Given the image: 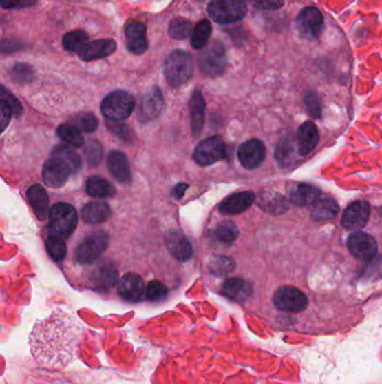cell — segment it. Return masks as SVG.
Instances as JSON below:
<instances>
[{
    "instance_id": "obj_1",
    "label": "cell",
    "mask_w": 382,
    "mask_h": 384,
    "mask_svg": "<svg viewBox=\"0 0 382 384\" xmlns=\"http://www.w3.org/2000/svg\"><path fill=\"white\" fill-rule=\"evenodd\" d=\"M83 327L74 316L55 310L39 321L30 335V352L39 365L65 369L78 356Z\"/></svg>"
},
{
    "instance_id": "obj_2",
    "label": "cell",
    "mask_w": 382,
    "mask_h": 384,
    "mask_svg": "<svg viewBox=\"0 0 382 384\" xmlns=\"http://www.w3.org/2000/svg\"><path fill=\"white\" fill-rule=\"evenodd\" d=\"M194 62L192 55L183 50H175L166 58L164 76L171 87L178 88L192 77Z\"/></svg>"
},
{
    "instance_id": "obj_3",
    "label": "cell",
    "mask_w": 382,
    "mask_h": 384,
    "mask_svg": "<svg viewBox=\"0 0 382 384\" xmlns=\"http://www.w3.org/2000/svg\"><path fill=\"white\" fill-rule=\"evenodd\" d=\"M48 215L52 235L67 239L76 230L78 221V212L69 203H56L52 207Z\"/></svg>"
},
{
    "instance_id": "obj_4",
    "label": "cell",
    "mask_w": 382,
    "mask_h": 384,
    "mask_svg": "<svg viewBox=\"0 0 382 384\" xmlns=\"http://www.w3.org/2000/svg\"><path fill=\"white\" fill-rule=\"evenodd\" d=\"M135 98L125 90L112 91L101 103V112L109 121H120L128 119L135 109Z\"/></svg>"
},
{
    "instance_id": "obj_5",
    "label": "cell",
    "mask_w": 382,
    "mask_h": 384,
    "mask_svg": "<svg viewBox=\"0 0 382 384\" xmlns=\"http://www.w3.org/2000/svg\"><path fill=\"white\" fill-rule=\"evenodd\" d=\"M209 16L217 24H233L244 19L248 6L246 0H212L208 6Z\"/></svg>"
},
{
    "instance_id": "obj_6",
    "label": "cell",
    "mask_w": 382,
    "mask_h": 384,
    "mask_svg": "<svg viewBox=\"0 0 382 384\" xmlns=\"http://www.w3.org/2000/svg\"><path fill=\"white\" fill-rule=\"evenodd\" d=\"M273 303L278 312L284 314H301L310 305V300L301 289L283 285L275 291Z\"/></svg>"
},
{
    "instance_id": "obj_7",
    "label": "cell",
    "mask_w": 382,
    "mask_h": 384,
    "mask_svg": "<svg viewBox=\"0 0 382 384\" xmlns=\"http://www.w3.org/2000/svg\"><path fill=\"white\" fill-rule=\"evenodd\" d=\"M228 59L222 43L214 41L206 46L199 58V67L204 76L215 78L224 72Z\"/></svg>"
},
{
    "instance_id": "obj_8",
    "label": "cell",
    "mask_w": 382,
    "mask_h": 384,
    "mask_svg": "<svg viewBox=\"0 0 382 384\" xmlns=\"http://www.w3.org/2000/svg\"><path fill=\"white\" fill-rule=\"evenodd\" d=\"M298 35L306 41L319 39L324 28V17L315 7H305L295 19Z\"/></svg>"
},
{
    "instance_id": "obj_9",
    "label": "cell",
    "mask_w": 382,
    "mask_h": 384,
    "mask_svg": "<svg viewBox=\"0 0 382 384\" xmlns=\"http://www.w3.org/2000/svg\"><path fill=\"white\" fill-rule=\"evenodd\" d=\"M109 245L108 234L105 232H94L78 246L76 260L80 264H91L103 254Z\"/></svg>"
},
{
    "instance_id": "obj_10",
    "label": "cell",
    "mask_w": 382,
    "mask_h": 384,
    "mask_svg": "<svg viewBox=\"0 0 382 384\" xmlns=\"http://www.w3.org/2000/svg\"><path fill=\"white\" fill-rule=\"evenodd\" d=\"M226 156V145L220 137L204 139L196 146L193 159L201 167H209L223 160Z\"/></svg>"
},
{
    "instance_id": "obj_11",
    "label": "cell",
    "mask_w": 382,
    "mask_h": 384,
    "mask_svg": "<svg viewBox=\"0 0 382 384\" xmlns=\"http://www.w3.org/2000/svg\"><path fill=\"white\" fill-rule=\"evenodd\" d=\"M348 247L353 256L364 262L372 260L378 252V244L374 237L363 232L351 234L348 239Z\"/></svg>"
},
{
    "instance_id": "obj_12",
    "label": "cell",
    "mask_w": 382,
    "mask_h": 384,
    "mask_svg": "<svg viewBox=\"0 0 382 384\" xmlns=\"http://www.w3.org/2000/svg\"><path fill=\"white\" fill-rule=\"evenodd\" d=\"M371 208L368 201L359 200L351 203L342 215L341 224L350 230H360L367 225L370 218Z\"/></svg>"
},
{
    "instance_id": "obj_13",
    "label": "cell",
    "mask_w": 382,
    "mask_h": 384,
    "mask_svg": "<svg viewBox=\"0 0 382 384\" xmlns=\"http://www.w3.org/2000/svg\"><path fill=\"white\" fill-rule=\"evenodd\" d=\"M238 159L241 165L248 170L257 169L266 159V148L259 139H250L239 146Z\"/></svg>"
},
{
    "instance_id": "obj_14",
    "label": "cell",
    "mask_w": 382,
    "mask_h": 384,
    "mask_svg": "<svg viewBox=\"0 0 382 384\" xmlns=\"http://www.w3.org/2000/svg\"><path fill=\"white\" fill-rule=\"evenodd\" d=\"M162 109V94L160 89L153 87L146 92L139 101L137 117L139 121L147 123L160 115Z\"/></svg>"
},
{
    "instance_id": "obj_15",
    "label": "cell",
    "mask_w": 382,
    "mask_h": 384,
    "mask_svg": "<svg viewBox=\"0 0 382 384\" xmlns=\"http://www.w3.org/2000/svg\"><path fill=\"white\" fill-rule=\"evenodd\" d=\"M71 173L72 171L63 161L58 158H52L44 163L43 180L47 187L61 188L67 183Z\"/></svg>"
},
{
    "instance_id": "obj_16",
    "label": "cell",
    "mask_w": 382,
    "mask_h": 384,
    "mask_svg": "<svg viewBox=\"0 0 382 384\" xmlns=\"http://www.w3.org/2000/svg\"><path fill=\"white\" fill-rule=\"evenodd\" d=\"M118 294L129 303H139L146 296V287L140 276L135 273H128L118 283Z\"/></svg>"
},
{
    "instance_id": "obj_17",
    "label": "cell",
    "mask_w": 382,
    "mask_h": 384,
    "mask_svg": "<svg viewBox=\"0 0 382 384\" xmlns=\"http://www.w3.org/2000/svg\"><path fill=\"white\" fill-rule=\"evenodd\" d=\"M126 46L133 54H144L148 49L147 28L140 21H131L125 30Z\"/></svg>"
},
{
    "instance_id": "obj_18",
    "label": "cell",
    "mask_w": 382,
    "mask_h": 384,
    "mask_svg": "<svg viewBox=\"0 0 382 384\" xmlns=\"http://www.w3.org/2000/svg\"><path fill=\"white\" fill-rule=\"evenodd\" d=\"M117 50V43L112 39H103L87 43L83 49L78 52V58L82 61H94L107 58L114 54Z\"/></svg>"
},
{
    "instance_id": "obj_19",
    "label": "cell",
    "mask_w": 382,
    "mask_h": 384,
    "mask_svg": "<svg viewBox=\"0 0 382 384\" xmlns=\"http://www.w3.org/2000/svg\"><path fill=\"white\" fill-rule=\"evenodd\" d=\"M118 281V271L112 264H103L96 267L90 278L91 287L96 290L105 292L112 290Z\"/></svg>"
},
{
    "instance_id": "obj_20",
    "label": "cell",
    "mask_w": 382,
    "mask_h": 384,
    "mask_svg": "<svg viewBox=\"0 0 382 384\" xmlns=\"http://www.w3.org/2000/svg\"><path fill=\"white\" fill-rule=\"evenodd\" d=\"M319 133L313 121H305L297 130V145L299 154L308 155L319 144Z\"/></svg>"
},
{
    "instance_id": "obj_21",
    "label": "cell",
    "mask_w": 382,
    "mask_h": 384,
    "mask_svg": "<svg viewBox=\"0 0 382 384\" xmlns=\"http://www.w3.org/2000/svg\"><path fill=\"white\" fill-rule=\"evenodd\" d=\"M166 245L176 260L187 262L192 257L193 247L190 241L178 230H172L166 235Z\"/></svg>"
},
{
    "instance_id": "obj_22",
    "label": "cell",
    "mask_w": 382,
    "mask_h": 384,
    "mask_svg": "<svg viewBox=\"0 0 382 384\" xmlns=\"http://www.w3.org/2000/svg\"><path fill=\"white\" fill-rule=\"evenodd\" d=\"M107 164H108L109 171L117 181L120 183H128L130 181L131 174H130L129 161L124 152L117 151V150L110 152Z\"/></svg>"
},
{
    "instance_id": "obj_23",
    "label": "cell",
    "mask_w": 382,
    "mask_h": 384,
    "mask_svg": "<svg viewBox=\"0 0 382 384\" xmlns=\"http://www.w3.org/2000/svg\"><path fill=\"white\" fill-rule=\"evenodd\" d=\"M256 196L250 191L232 194L221 203L220 212L224 215H238L241 212H246L253 205Z\"/></svg>"
},
{
    "instance_id": "obj_24",
    "label": "cell",
    "mask_w": 382,
    "mask_h": 384,
    "mask_svg": "<svg viewBox=\"0 0 382 384\" xmlns=\"http://www.w3.org/2000/svg\"><path fill=\"white\" fill-rule=\"evenodd\" d=\"M221 291L226 298L237 303H244L253 294V287L246 280L232 278L224 281L221 287Z\"/></svg>"
},
{
    "instance_id": "obj_25",
    "label": "cell",
    "mask_w": 382,
    "mask_h": 384,
    "mask_svg": "<svg viewBox=\"0 0 382 384\" xmlns=\"http://www.w3.org/2000/svg\"><path fill=\"white\" fill-rule=\"evenodd\" d=\"M191 124L193 135L198 137L204 126L205 101L200 91H194L190 100Z\"/></svg>"
},
{
    "instance_id": "obj_26",
    "label": "cell",
    "mask_w": 382,
    "mask_h": 384,
    "mask_svg": "<svg viewBox=\"0 0 382 384\" xmlns=\"http://www.w3.org/2000/svg\"><path fill=\"white\" fill-rule=\"evenodd\" d=\"M28 199L39 221H44L48 214V196L45 189L39 185H34L28 189Z\"/></svg>"
},
{
    "instance_id": "obj_27",
    "label": "cell",
    "mask_w": 382,
    "mask_h": 384,
    "mask_svg": "<svg viewBox=\"0 0 382 384\" xmlns=\"http://www.w3.org/2000/svg\"><path fill=\"white\" fill-rule=\"evenodd\" d=\"M81 215L87 224H101L110 216V207L103 201H94L83 207Z\"/></svg>"
},
{
    "instance_id": "obj_28",
    "label": "cell",
    "mask_w": 382,
    "mask_h": 384,
    "mask_svg": "<svg viewBox=\"0 0 382 384\" xmlns=\"http://www.w3.org/2000/svg\"><path fill=\"white\" fill-rule=\"evenodd\" d=\"M319 194H321V191L314 185L301 183L293 190L290 199H292V203H295L297 206H308L317 201Z\"/></svg>"
},
{
    "instance_id": "obj_29",
    "label": "cell",
    "mask_w": 382,
    "mask_h": 384,
    "mask_svg": "<svg viewBox=\"0 0 382 384\" xmlns=\"http://www.w3.org/2000/svg\"><path fill=\"white\" fill-rule=\"evenodd\" d=\"M87 192L91 197L110 198L116 194V189L110 182L100 176H90L87 181Z\"/></svg>"
},
{
    "instance_id": "obj_30",
    "label": "cell",
    "mask_w": 382,
    "mask_h": 384,
    "mask_svg": "<svg viewBox=\"0 0 382 384\" xmlns=\"http://www.w3.org/2000/svg\"><path fill=\"white\" fill-rule=\"evenodd\" d=\"M52 156L63 161L67 167L71 169L72 173L78 172L81 168V159L78 156L72 148L67 145H58L52 151Z\"/></svg>"
},
{
    "instance_id": "obj_31",
    "label": "cell",
    "mask_w": 382,
    "mask_h": 384,
    "mask_svg": "<svg viewBox=\"0 0 382 384\" xmlns=\"http://www.w3.org/2000/svg\"><path fill=\"white\" fill-rule=\"evenodd\" d=\"M212 33V26L206 19L199 21L193 30L191 46L193 49L201 50L208 46L209 39Z\"/></svg>"
},
{
    "instance_id": "obj_32",
    "label": "cell",
    "mask_w": 382,
    "mask_h": 384,
    "mask_svg": "<svg viewBox=\"0 0 382 384\" xmlns=\"http://www.w3.org/2000/svg\"><path fill=\"white\" fill-rule=\"evenodd\" d=\"M193 30L192 21L183 17H176L169 23V34L174 40H187L192 37Z\"/></svg>"
},
{
    "instance_id": "obj_33",
    "label": "cell",
    "mask_w": 382,
    "mask_h": 384,
    "mask_svg": "<svg viewBox=\"0 0 382 384\" xmlns=\"http://www.w3.org/2000/svg\"><path fill=\"white\" fill-rule=\"evenodd\" d=\"M209 270L217 276H228L235 270V262L229 257L213 255L208 261Z\"/></svg>"
},
{
    "instance_id": "obj_34",
    "label": "cell",
    "mask_w": 382,
    "mask_h": 384,
    "mask_svg": "<svg viewBox=\"0 0 382 384\" xmlns=\"http://www.w3.org/2000/svg\"><path fill=\"white\" fill-rule=\"evenodd\" d=\"M59 137L73 148H81L85 144V137L82 135L81 130L74 125L63 124L59 126Z\"/></svg>"
},
{
    "instance_id": "obj_35",
    "label": "cell",
    "mask_w": 382,
    "mask_h": 384,
    "mask_svg": "<svg viewBox=\"0 0 382 384\" xmlns=\"http://www.w3.org/2000/svg\"><path fill=\"white\" fill-rule=\"evenodd\" d=\"M339 206L331 198H325L315 203L312 216L316 219H332L337 216Z\"/></svg>"
},
{
    "instance_id": "obj_36",
    "label": "cell",
    "mask_w": 382,
    "mask_h": 384,
    "mask_svg": "<svg viewBox=\"0 0 382 384\" xmlns=\"http://www.w3.org/2000/svg\"><path fill=\"white\" fill-rule=\"evenodd\" d=\"M87 40H89V37L83 30H72L64 35L62 44L67 51L80 52L87 44Z\"/></svg>"
},
{
    "instance_id": "obj_37",
    "label": "cell",
    "mask_w": 382,
    "mask_h": 384,
    "mask_svg": "<svg viewBox=\"0 0 382 384\" xmlns=\"http://www.w3.org/2000/svg\"><path fill=\"white\" fill-rule=\"evenodd\" d=\"M215 236L223 244L230 245L238 239L239 230L235 223L230 221H224L217 225L215 228Z\"/></svg>"
},
{
    "instance_id": "obj_38",
    "label": "cell",
    "mask_w": 382,
    "mask_h": 384,
    "mask_svg": "<svg viewBox=\"0 0 382 384\" xmlns=\"http://www.w3.org/2000/svg\"><path fill=\"white\" fill-rule=\"evenodd\" d=\"M46 251L53 260L61 262L67 256V248L64 239L52 235L46 239Z\"/></svg>"
},
{
    "instance_id": "obj_39",
    "label": "cell",
    "mask_w": 382,
    "mask_h": 384,
    "mask_svg": "<svg viewBox=\"0 0 382 384\" xmlns=\"http://www.w3.org/2000/svg\"><path fill=\"white\" fill-rule=\"evenodd\" d=\"M72 121L76 128L85 133H92L98 128V119L90 112H81L76 115Z\"/></svg>"
},
{
    "instance_id": "obj_40",
    "label": "cell",
    "mask_w": 382,
    "mask_h": 384,
    "mask_svg": "<svg viewBox=\"0 0 382 384\" xmlns=\"http://www.w3.org/2000/svg\"><path fill=\"white\" fill-rule=\"evenodd\" d=\"M85 156L87 163L96 167L103 161V146L96 141H89L85 148Z\"/></svg>"
},
{
    "instance_id": "obj_41",
    "label": "cell",
    "mask_w": 382,
    "mask_h": 384,
    "mask_svg": "<svg viewBox=\"0 0 382 384\" xmlns=\"http://www.w3.org/2000/svg\"><path fill=\"white\" fill-rule=\"evenodd\" d=\"M12 76L15 81L28 83V82L33 81L35 78V71L30 64L17 63L12 68Z\"/></svg>"
},
{
    "instance_id": "obj_42",
    "label": "cell",
    "mask_w": 382,
    "mask_h": 384,
    "mask_svg": "<svg viewBox=\"0 0 382 384\" xmlns=\"http://www.w3.org/2000/svg\"><path fill=\"white\" fill-rule=\"evenodd\" d=\"M167 296V287L160 281H151L146 287V298L151 301H160Z\"/></svg>"
},
{
    "instance_id": "obj_43",
    "label": "cell",
    "mask_w": 382,
    "mask_h": 384,
    "mask_svg": "<svg viewBox=\"0 0 382 384\" xmlns=\"http://www.w3.org/2000/svg\"><path fill=\"white\" fill-rule=\"evenodd\" d=\"M107 126L112 133L115 134L116 137L124 139L125 142H133L134 135L130 128L126 124L119 123V121H108Z\"/></svg>"
},
{
    "instance_id": "obj_44",
    "label": "cell",
    "mask_w": 382,
    "mask_h": 384,
    "mask_svg": "<svg viewBox=\"0 0 382 384\" xmlns=\"http://www.w3.org/2000/svg\"><path fill=\"white\" fill-rule=\"evenodd\" d=\"M249 5L260 10H276L285 3V0H246Z\"/></svg>"
},
{
    "instance_id": "obj_45",
    "label": "cell",
    "mask_w": 382,
    "mask_h": 384,
    "mask_svg": "<svg viewBox=\"0 0 382 384\" xmlns=\"http://www.w3.org/2000/svg\"><path fill=\"white\" fill-rule=\"evenodd\" d=\"M1 100H5L10 105L14 115H21V112H23V107H21V103L10 90H7L5 85H1Z\"/></svg>"
},
{
    "instance_id": "obj_46",
    "label": "cell",
    "mask_w": 382,
    "mask_h": 384,
    "mask_svg": "<svg viewBox=\"0 0 382 384\" xmlns=\"http://www.w3.org/2000/svg\"><path fill=\"white\" fill-rule=\"evenodd\" d=\"M37 0H1V7L5 10H21L34 6Z\"/></svg>"
},
{
    "instance_id": "obj_47",
    "label": "cell",
    "mask_w": 382,
    "mask_h": 384,
    "mask_svg": "<svg viewBox=\"0 0 382 384\" xmlns=\"http://www.w3.org/2000/svg\"><path fill=\"white\" fill-rule=\"evenodd\" d=\"M14 115L12 108L5 100L0 99V121H1V130H6L7 125L10 124V117Z\"/></svg>"
},
{
    "instance_id": "obj_48",
    "label": "cell",
    "mask_w": 382,
    "mask_h": 384,
    "mask_svg": "<svg viewBox=\"0 0 382 384\" xmlns=\"http://www.w3.org/2000/svg\"><path fill=\"white\" fill-rule=\"evenodd\" d=\"M307 106H308V110H310V114L314 116V117H319V103H317V100L314 97H310L308 101H307Z\"/></svg>"
},
{
    "instance_id": "obj_49",
    "label": "cell",
    "mask_w": 382,
    "mask_h": 384,
    "mask_svg": "<svg viewBox=\"0 0 382 384\" xmlns=\"http://www.w3.org/2000/svg\"><path fill=\"white\" fill-rule=\"evenodd\" d=\"M187 188H189V185H187V183H178V185L174 188V190H173V197H174L175 199H182Z\"/></svg>"
}]
</instances>
